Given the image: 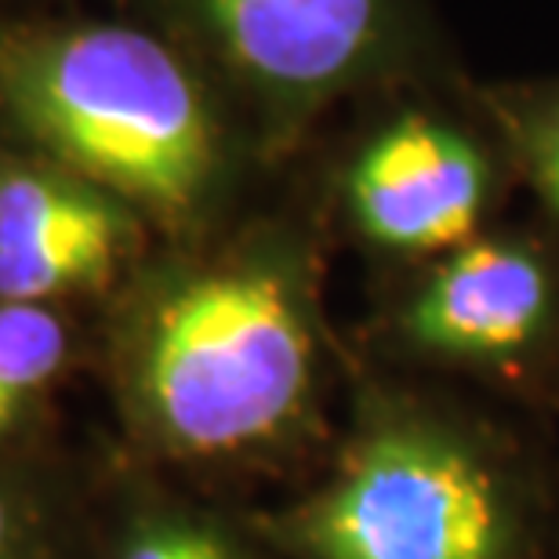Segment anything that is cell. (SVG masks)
<instances>
[{
  "mask_svg": "<svg viewBox=\"0 0 559 559\" xmlns=\"http://www.w3.org/2000/svg\"><path fill=\"white\" fill-rule=\"evenodd\" d=\"M538 164H542V182H545V189H549L552 204L559 211V124L549 131V135H545Z\"/></svg>",
  "mask_w": 559,
  "mask_h": 559,
  "instance_id": "cell-11",
  "label": "cell"
},
{
  "mask_svg": "<svg viewBox=\"0 0 559 559\" xmlns=\"http://www.w3.org/2000/svg\"><path fill=\"white\" fill-rule=\"evenodd\" d=\"M549 280L538 259L506 243H465L418 295L411 334L436 353L506 356L542 331Z\"/></svg>",
  "mask_w": 559,
  "mask_h": 559,
  "instance_id": "cell-6",
  "label": "cell"
},
{
  "mask_svg": "<svg viewBox=\"0 0 559 559\" xmlns=\"http://www.w3.org/2000/svg\"><path fill=\"white\" fill-rule=\"evenodd\" d=\"M309 559H509V506L457 440L385 429L290 523Z\"/></svg>",
  "mask_w": 559,
  "mask_h": 559,
  "instance_id": "cell-3",
  "label": "cell"
},
{
  "mask_svg": "<svg viewBox=\"0 0 559 559\" xmlns=\"http://www.w3.org/2000/svg\"><path fill=\"white\" fill-rule=\"evenodd\" d=\"M120 559H243L240 549L211 523L153 512L128 527Z\"/></svg>",
  "mask_w": 559,
  "mask_h": 559,
  "instance_id": "cell-9",
  "label": "cell"
},
{
  "mask_svg": "<svg viewBox=\"0 0 559 559\" xmlns=\"http://www.w3.org/2000/svg\"><path fill=\"white\" fill-rule=\"evenodd\" d=\"M128 396L171 454L237 457L276 443L312 396L295 287L270 265H229L164 290L131 342Z\"/></svg>",
  "mask_w": 559,
  "mask_h": 559,
  "instance_id": "cell-2",
  "label": "cell"
},
{
  "mask_svg": "<svg viewBox=\"0 0 559 559\" xmlns=\"http://www.w3.org/2000/svg\"><path fill=\"white\" fill-rule=\"evenodd\" d=\"M0 109L70 175L164 218L189 215L215 175V128L197 84L135 29L0 37Z\"/></svg>",
  "mask_w": 559,
  "mask_h": 559,
  "instance_id": "cell-1",
  "label": "cell"
},
{
  "mask_svg": "<svg viewBox=\"0 0 559 559\" xmlns=\"http://www.w3.org/2000/svg\"><path fill=\"white\" fill-rule=\"evenodd\" d=\"M349 193L371 240L396 251H443L476 229L487 167L451 128L407 117L367 145Z\"/></svg>",
  "mask_w": 559,
  "mask_h": 559,
  "instance_id": "cell-5",
  "label": "cell"
},
{
  "mask_svg": "<svg viewBox=\"0 0 559 559\" xmlns=\"http://www.w3.org/2000/svg\"><path fill=\"white\" fill-rule=\"evenodd\" d=\"M204 11L233 59L280 87L342 76L374 33V0H204Z\"/></svg>",
  "mask_w": 559,
  "mask_h": 559,
  "instance_id": "cell-7",
  "label": "cell"
},
{
  "mask_svg": "<svg viewBox=\"0 0 559 559\" xmlns=\"http://www.w3.org/2000/svg\"><path fill=\"white\" fill-rule=\"evenodd\" d=\"M70 356V331L51 306L0 301V436H8L26 407Z\"/></svg>",
  "mask_w": 559,
  "mask_h": 559,
  "instance_id": "cell-8",
  "label": "cell"
},
{
  "mask_svg": "<svg viewBox=\"0 0 559 559\" xmlns=\"http://www.w3.org/2000/svg\"><path fill=\"white\" fill-rule=\"evenodd\" d=\"M131 243V218L106 189L51 167H0V301L48 306L103 287Z\"/></svg>",
  "mask_w": 559,
  "mask_h": 559,
  "instance_id": "cell-4",
  "label": "cell"
},
{
  "mask_svg": "<svg viewBox=\"0 0 559 559\" xmlns=\"http://www.w3.org/2000/svg\"><path fill=\"white\" fill-rule=\"evenodd\" d=\"M0 559H51L40 520L8 479H0Z\"/></svg>",
  "mask_w": 559,
  "mask_h": 559,
  "instance_id": "cell-10",
  "label": "cell"
}]
</instances>
